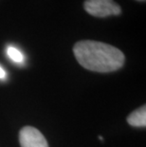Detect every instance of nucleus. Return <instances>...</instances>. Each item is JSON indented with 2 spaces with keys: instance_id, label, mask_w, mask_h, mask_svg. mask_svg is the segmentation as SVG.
Wrapping results in <instances>:
<instances>
[{
  "instance_id": "nucleus-1",
  "label": "nucleus",
  "mask_w": 146,
  "mask_h": 147,
  "mask_svg": "<svg viewBox=\"0 0 146 147\" xmlns=\"http://www.w3.org/2000/svg\"><path fill=\"white\" fill-rule=\"evenodd\" d=\"M78 63L85 68L96 72H112L120 69L124 64V54L119 49L108 44L83 40L73 47Z\"/></svg>"
},
{
  "instance_id": "nucleus-7",
  "label": "nucleus",
  "mask_w": 146,
  "mask_h": 147,
  "mask_svg": "<svg viewBox=\"0 0 146 147\" xmlns=\"http://www.w3.org/2000/svg\"><path fill=\"white\" fill-rule=\"evenodd\" d=\"M138 1H145V0H138Z\"/></svg>"
},
{
  "instance_id": "nucleus-6",
  "label": "nucleus",
  "mask_w": 146,
  "mask_h": 147,
  "mask_svg": "<svg viewBox=\"0 0 146 147\" xmlns=\"http://www.w3.org/2000/svg\"><path fill=\"white\" fill-rule=\"evenodd\" d=\"M6 76H7V73H6V71L3 69L2 67H0V79H5Z\"/></svg>"
},
{
  "instance_id": "nucleus-2",
  "label": "nucleus",
  "mask_w": 146,
  "mask_h": 147,
  "mask_svg": "<svg viewBox=\"0 0 146 147\" xmlns=\"http://www.w3.org/2000/svg\"><path fill=\"white\" fill-rule=\"evenodd\" d=\"M83 8L87 13L95 17L119 15L122 12V9L114 0H85Z\"/></svg>"
},
{
  "instance_id": "nucleus-4",
  "label": "nucleus",
  "mask_w": 146,
  "mask_h": 147,
  "mask_svg": "<svg viewBox=\"0 0 146 147\" xmlns=\"http://www.w3.org/2000/svg\"><path fill=\"white\" fill-rule=\"evenodd\" d=\"M127 121L130 125L135 127H145L146 126V107L141 106L137 110L133 111L127 118Z\"/></svg>"
},
{
  "instance_id": "nucleus-3",
  "label": "nucleus",
  "mask_w": 146,
  "mask_h": 147,
  "mask_svg": "<svg viewBox=\"0 0 146 147\" xmlns=\"http://www.w3.org/2000/svg\"><path fill=\"white\" fill-rule=\"evenodd\" d=\"M19 142L21 147H48L43 134L32 126H25L20 130Z\"/></svg>"
},
{
  "instance_id": "nucleus-5",
  "label": "nucleus",
  "mask_w": 146,
  "mask_h": 147,
  "mask_svg": "<svg viewBox=\"0 0 146 147\" xmlns=\"http://www.w3.org/2000/svg\"><path fill=\"white\" fill-rule=\"evenodd\" d=\"M7 54L11 59L15 63H23L24 61V55L19 49H17L14 47H8L7 49Z\"/></svg>"
}]
</instances>
